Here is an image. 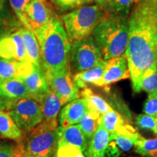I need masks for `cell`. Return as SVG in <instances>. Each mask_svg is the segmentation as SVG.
<instances>
[{"label": "cell", "instance_id": "1", "mask_svg": "<svg viewBox=\"0 0 157 157\" xmlns=\"http://www.w3.org/2000/svg\"><path fill=\"white\" fill-rule=\"evenodd\" d=\"M128 17L127 58L133 91L141 78L157 68V0H137Z\"/></svg>", "mask_w": 157, "mask_h": 157}, {"label": "cell", "instance_id": "2", "mask_svg": "<svg viewBox=\"0 0 157 157\" xmlns=\"http://www.w3.org/2000/svg\"><path fill=\"white\" fill-rule=\"evenodd\" d=\"M40 47V68L45 76L70 67L71 42L57 17L34 31Z\"/></svg>", "mask_w": 157, "mask_h": 157}, {"label": "cell", "instance_id": "3", "mask_svg": "<svg viewBox=\"0 0 157 157\" xmlns=\"http://www.w3.org/2000/svg\"><path fill=\"white\" fill-rule=\"evenodd\" d=\"M92 35L101 50L103 60L123 56L128 44V17L107 15Z\"/></svg>", "mask_w": 157, "mask_h": 157}, {"label": "cell", "instance_id": "4", "mask_svg": "<svg viewBox=\"0 0 157 157\" xmlns=\"http://www.w3.org/2000/svg\"><path fill=\"white\" fill-rule=\"evenodd\" d=\"M107 14L101 6L87 5L60 16L71 42L91 36Z\"/></svg>", "mask_w": 157, "mask_h": 157}, {"label": "cell", "instance_id": "5", "mask_svg": "<svg viewBox=\"0 0 157 157\" xmlns=\"http://www.w3.org/2000/svg\"><path fill=\"white\" fill-rule=\"evenodd\" d=\"M23 135L21 142L33 157H50L56 153L58 127L42 121Z\"/></svg>", "mask_w": 157, "mask_h": 157}, {"label": "cell", "instance_id": "6", "mask_svg": "<svg viewBox=\"0 0 157 157\" xmlns=\"http://www.w3.org/2000/svg\"><path fill=\"white\" fill-rule=\"evenodd\" d=\"M6 111L10 113L23 133L42 121L41 103L34 98L27 97L7 101Z\"/></svg>", "mask_w": 157, "mask_h": 157}, {"label": "cell", "instance_id": "7", "mask_svg": "<svg viewBox=\"0 0 157 157\" xmlns=\"http://www.w3.org/2000/svg\"><path fill=\"white\" fill-rule=\"evenodd\" d=\"M103 60L101 50L93 35L71 42L69 64L73 74L89 69Z\"/></svg>", "mask_w": 157, "mask_h": 157}, {"label": "cell", "instance_id": "8", "mask_svg": "<svg viewBox=\"0 0 157 157\" xmlns=\"http://www.w3.org/2000/svg\"><path fill=\"white\" fill-rule=\"evenodd\" d=\"M18 78L24 82L30 98L39 102L50 90L48 80L42 68L31 62H21Z\"/></svg>", "mask_w": 157, "mask_h": 157}, {"label": "cell", "instance_id": "9", "mask_svg": "<svg viewBox=\"0 0 157 157\" xmlns=\"http://www.w3.org/2000/svg\"><path fill=\"white\" fill-rule=\"evenodd\" d=\"M46 78L50 89L60 98L62 106L79 97V90L70 67L47 76Z\"/></svg>", "mask_w": 157, "mask_h": 157}, {"label": "cell", "instance_id": "10", "mask_svg": "<svg viewBox=\"0 0 157 157\" xmlns=\"http://www.w3.org/2000/svg\"><path fill=\"white\" fill-rule=\"evenodd\" d=\"M24 16L23 26L33 31L58 17L48 0H31L24 10Z\"/></svg>", "mask_w": 157, "mask_h": 157}, {"label": "cell", "instance_id": "11", "mask_svg": "<svg viewBox=\"0 0 157 157\" xmlns=\"http://www.w3.org/2000/svg\"><path fill=\"white\" fill-rule=\"evenodd\" d=\"M129 77H130V73L127 58L124 54L107 60L103 76L93 85L104 87L108 90L111 84Z\"/></svg>", "mask_w": 157, "mask_h": 157}, {"label": "cell", "instance_id": "12", "mask_svg": "<svg viewBox=\"0 0 157 157\" xmlns=\"http://www.w3.org/2000/svg\"><path fill=\"white\" fill-rule=\"evenodd\" d=\"M0 58L19 62H29L24 39L19 29L0 41Z\"/></svg>", "mask_w": 157, "mask_h": 157}, {"label": "cell", "instance_id": "13", "mask_svg": "<svg viewBox=\"0 0 157 157\" xmlns=\"http://www.w3.org/2000/svg\"><path fill=\"white\" fill-rule=\"evenodd\" d=\"M87 110V102L84 98H78L68 102L60 111L59 124L61 127L77 124Z\"/></svg>", "mask_w": 157, "mask_h": 157}, {"label": "cell", "instance_id": "14", "mask_svg": "<svg viewBox=\"0 0 157 157\" xmlns=\"http://www.w3.org/2000/svg\"><path fill=\"white\" fill-rule=\"evenodd\" d=\"M141 136L138 132L133 134H110V140L106 151L107 157H119L124 152L130 151Z\"/></svg>", "mask_w": 157, "mask_h": 157}, {"label": "cell", "instance_id": "15", "mask_svg": "<svg viewBox=\"0 0 157 157\" xmlns=\"http://www.w3.org/2000/svg\"><path fill=\"white\" fill-rule=\"evenodd\" d=\"M110 134H133L137 130L130 124L127 122L121 115L113 109L107 111L101 117V124Z\"/></svg>", "mask_w": 157, "mask_h": 157}, {"label": "cell", "instance_id": "16", "mask_svg": "<svg viewBox=\"0 0 157 157\" xmlns=\"http://www.w3.org/2000/svg\"><path fill=\"white\" fill-rule=\"evenodd\" d=\"M42 121L58 127V117L62 105L60 98L52 90H49L41 101Z\"/></svg>", "mask_w": 157, "mask_h": 157}, {"label": "cell", "instance_id": "17", "mask_svg": "<svg viewBox=\"0 0 157 157\" xmlns=\"http://www.w3.org/2000/svg\"><path fill=\"white\" fill-rule=\"evenodd\" d=\"M58 143H67L77 147L84 153L87 151L89 140L78 124L68 127H58Z\"/></svg>", "mask_w": 157, "mask_h": 157}, {"label": "cell", "instance_id": "18", "mask_svg": "<svg viewBox=\"0 0 157 157\" xmlns=\"http://www.w3.org/2000/svg\"><path fill=\"white\" fill-rule=\"evenodd\" d=\"M110 140V133L100 124L84 154L86 157H106V151Z\"/></svg>", "mask_w": 157, "mask_h": 157}, {"label": "cell", "instance_id": "19", "mask_svg": "<svg viewBox=\"0 0 157 157\" xmlns=\"http://www.w3.org/2000/svg\"><path fill=\"white\" fill-rule=\"evenodd\" d=\"M0 97L11 101L30 97V95L24 82L20 78H14L0 82Z\"/></svg>", "mask_w": 157, "mask_h": 157}, {"label": "cell", "instance_id": "20", "mask_svg": "<svg viewBox=\"0 0 157 157\" xmlns=\"http://www.w3.org/2000/svg\"><path fill=\"white\" fill-rule=\"evenodd\" d=\"M0 137L17 143L22 140L23 137V131L6 110H0Z\"/></svg>", "mask_w": 157, "mask_h": 157}, {"label": "cell", "instance_id": "21", "mask_svg": "<svg viewBox=\"0 0 157 157\" xmlns=\"http://www.w3.org/2000/svg\"><path fill=\"white\" fill-rule=\"evenodd\" d=\"M105 63L106 60H103L89 69L73 74L74 82L78 89L87 87L88 84L93 85L95 82L99 80L103 76Z\"/></svg>", "mask_w": 157, "mask_h": 157}, {"label": "cell", "instance_id": "22", "mask_svg": "<svg viewBox=\"0 0 157 157\" xmlns=\"http://www.w3.org/2000/svg\"><path fill=\"white\" fill-rule=\"evenodd\" d=\"M26 49L29 62L40 67V47L34 31L23 26L20 28Z\"/></svg>", "mask_w": 157, "mask_h": 157}, {"label": "cell", "instance_id": "23", "mask_svg": "<svg viewBox=\"0 0 157 157\" xmlns=\"http://www.w3.org/2000/svg\"><path fill=\"white\" fill-rule=\"evenodd\" d=\"M80 95L82 98H84L87 101L88 109L99 113L100 115H103L107 111L112 109L111 105L104 98L99 95L94 93L90 88H83L80 93Z\"/></svg>", "mask_w": 157, "mask_h": 157}, {"label": "cell", "instance_id": "24", "mask_svg": "<svg viewBox=\"0 0 157 157\" xmlns=\"http://www.w3.org/2000/svg\"><path fill=\"white\" fill-rule=\"evenodd\" d=\"M136 1L137 0H109L101 7L107 15L129 17Z\"/></svg>", "mask_w": 157, "mask_h": 157}, {"label": "cell", "instance_id": "25", "mask_svg": "<svg viewBox=\"0 0 157 157\" xmlns=\"http://www.w3.org/2000/svg\"><path fill=\"white\" fill-rule=\"evenodd\" d=\"M101 117V115H100L99 113L88 109L87 112L82 117L79 122L78 123L89 142L93 137V135L95 134L98 127L100 126Z\"/></svg>", "mask_w": 157, "mask_h": 157}, {"label": "cell", "instance_id": "26", "mask_svg": "<svg viewBox=\"0 0 157 157\" xmlns=\"http://www.w3.org/2000/svg\"><path fill=\"white\" fill-rule=\"evenodd\" d=\"M52 8L58 15L69 13L82 6L90 5L93 0H48Z\"/></svg>", "mask_w": 157, "mask_h": 157}, {"label": "cell", "instance_id": "27", "mask_svg": "<svg viewBox=\"0 0 157 157\" xmlns=\"http://www.w3.org/2000/svg\"><path fill=\"white\" fill-rule=\"evenodd\" d=\"M21 62L0 58V82L18 78Z\"/></svg>", "mask_w": 157, "mask_h": 157}, {"label": "cell", "instance_id": "28", "mask_svg": "<svg viewBox=\"0 0 157 157\" xmlns=\"http://www.w3.org/2000/svg\"><path fill=\"white\" fill-rule=\"evenodd\" d=\"M135 151L142 157H157V135L151 139L140 136L135 144Z\"/></svg>", "mask_w": 157, "mask_h": 157}, {"label": "cell", "instance_id": "29", "mask_svg": "<svg viewBox=\"0 0 157 157\" xmlns=\"http://www.w3.org/2000/svg\"><path fill=\"white\" fill-rule=\"evenodd\" d=\"M135 124L137 129L157 135V116L141 113L135 118Z\"/></svg>", "mask_w": 157, "mask_h": 157}, {"label": "cell", "instance_id": "30", "mask_svg": "<svg viewBox=\"0 0 157 157\" xmlns=\"http://www.w3.org/2000/svg\"><path fill=\"white\" fill-rule=\"evenodd\" d=\"M144 91L149 94L157 93V68L149 72L141 78L138 87V93Z\"/></svg>", "mask_w": 157, "mask_h": 157}, {"label": "cell", "instance_id": "31", "mask_svg": "<svg viewBox=\"0 0 157 157\" xmlns=\"http://www.w3.org/2000/svg\"><path fill=\"white\" fill-rule=\"evenodd\" d=\"M56 156L57 157H86L82 150L67 143H58Z\"/></svg>", "mask_w": 157, "mask_h": 157}, {"label": "cell", "instance_id": "32", "mask_svg": "<svg viewBox=\"0 0 157 157\" xmlns=\"http://www.w3.org/2000/svg\"><path fill=\"white\" fill-rule=\"evenodd\" d=\"M8 2L17 19L23 25L25 21L24 10L31 0H8Z\"/></svg>", "mask_w": 157, "mask_h": 157}, {"label": "cell", "instance_id": "33", "mask_svg": "<svg viewBox=\"0 0 157 157\" xmlns=\"http://www.w3.org/2000/svg\"><path fill=\"white\" fill-rule=\"evenodd\" d=\"M143 113L157 116V93L149 94L143 105Z\"/></svg>", "mask_w": 157, "mask_h": 157}, {"label": "cell", "instance_id": "34", "mask_svg": "<svg viewBox=\"0 0 157 157\" xmlns=\"http://www.w3.org/2000/svg\"><path fill=\"white\" fill-rule=\"evenodd\" d=\"M20 23L13 19L10 14H6L0 11V27H6V28L17 29Z\"/></svg>", "mask_w": 157, "mask_h": 157}, {"label": "cell", "instance_id": "35", "mask_svg": "<svg viewBox=\"0 0 157 157\" xmlns=\"http://www.w3.org/2000/svg\"><path fill=\"white\" fill-rule=\"evenodd\" d=\"M13 157H33L25 150L21 141L13 146Z\"/></svg>", "mask_w": 157, "mask_h": 157}, {"label": "cell", "instance_id": "36", "mask_svg": "<svg viewBox=\"0 0 157 157\" xmlns=\"http://www.w3.org/2000/svg\"><path fill=\"white\" fill-rule=\"evenodd\" d=\"M0 157H13V146L7 143H0Z\"/></svg>", "mask_w": 157, "mask_h": 157}, {"label": "cell", "instance_id": "37", "mask_svg": "<svg viewBox=\"0 0 157 157\" xmlns=\"http://www.w3.org/2000/svg\"><path fill=\"white\" fill-rule=\"evenodd\" d=\"M17 30V29H11V28H6V27H0V41L4 37H5L7 35L11 34L13 31Z\"/></svg>", "mask_w": 157, "mask_h": 157}, {"label": "cell", "instance_id": "38", "mask_svg": "<svg viewBox=\"0 0 157 157\" xmlns=\"http://www.w3.org/2000/svg\"><path fill=\"white\" fill-rule=\"evenodd\" d=\"M0 11L6 13V14H9V13L7 12V0H0Z\"/></svg>", "mask_w": 157, "mask_h": 157}, {"label": "cell", "instance_id": "39", "mask_svg": "<svg viewBox=\"0 0 157 157\" xmlns=\"http://www.w3.org/2000/svg\"><path fill=\"white\" fill-rule=\"evenodd\" d=\"M6 103L7 101L0 97V110H6Z\"/></svg>", "mask_w": 157, "mask_h": 157}, {"label": "cell", "instance_id": "40", "mask_svg": "<svg viewBox=\"0 0 157 157\" xmlns=\"http://www.w3.org/2000/svg\"><path fill=\"white\" fill-rule=\"evenodd\" d=\"M109 1V0H93V2H95L97 5H100V6H103L104 4L108 2Z\"/></svg>", "mask_w": 157, "mask_h": 157}, {"label": "cell", "instance_id": "41", "mask_svg": "<svg viewBox=\"0 0 157 157\" xmlns=\"http://www.w3.org/2000/svg\"><path fill=\"white\" fill-rule=\"evenodd\" d=\"M50 157H57V156H56V154H54L53 155H52V156H50Z\"/></svg>", "mask_w": 157, "mask_h": 157}, {"label": "cell", "instance_id": "42", "mask_svg": "<svg viewBox=\"0 0 157 157\" xmlns=\"http://www.w3.org/2000/svg\"><path fill=\"white\" fill-rule=\"evenodd\" d=\"M129 157H140V156H129Z\"/></svg>", "mask_w": 157, "mask_h": 157}]
</instances>
